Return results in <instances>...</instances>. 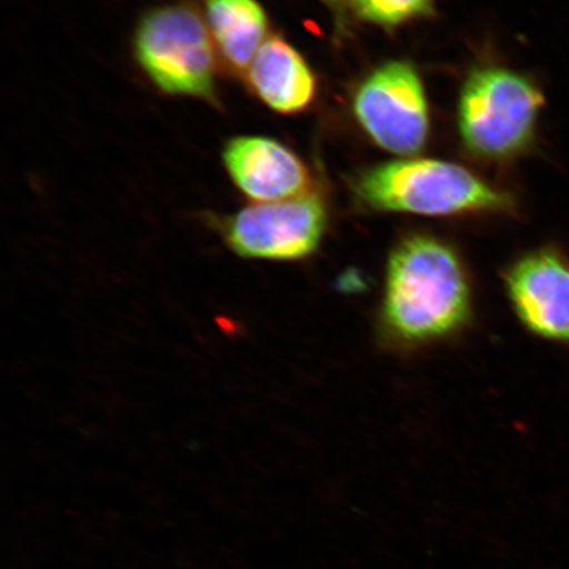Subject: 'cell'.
<instances>
[{"label":"cell","instance_id":"cell-11","mask_svg":"<svg viewBox=\"0 0 569 569\" xmlns=\"http://www.w3.org/2000/svg\"><path fill=\"white\" fill-rule=\"evenodd\" d=\"M352 4L360 19L393 27L430 11L432 0H352Z\"/></svg>","mask_w":569,"mask_h":569},{"label":"cell","instance_id":"cell-12","mask_svg":"<svg viewBox=\"0 0 569 569\" xmlns=\"http://www.w3.org/2000/svg\"><path fill=\"white\" fill-rule=\"evenodd\" d=\"M329 2H339V0H329Z\"/></svg>","mask_w":569,"mask_h":569},{"label":"cell","instance_id":"cell-4","mask_svg":"<svg viewBox=\"0 0 569 569\" xmlns=\"http://www.w3.org/2000/svg\"><path fill=\"white\" fill-rule=\"evenodd\" d=\"M543 104L542 92L529 78L502 68L475 70L460 98L462 141L481 158H515L536 137Z\"/></svg>","mask_w":569,"mask_h":569},{"label":"cell","instance_id":"cell-3","mask_svg":"<svg viewBox=\"0 0 569 569\" xmlns=\"http://www.w3.org/2000/svg\"><path fill=\"white\" fill-rule=\"evenodd\" d=\"M132 47L140 69L163 94L218 103L222 66L203 13L193 4L170 3L146 12Z\"/></svg>","mask_w":569,"mask_h":569},{"label":"cell","instance_id":"cell-10","mask_svg":"<svg viewBox=\"0 0 569 569\" xmlns=\"http://www.w3.org/2000/svg\"><path fill=\"white\" fill-rule=\"evenodd\" d=\"M202 13L220 66L233 76L244 77L269 38L264 7L258 0H202Z\"/></svg>","mask_w":569,"mask_h":569},{"label":"cell","instance_id":"cell-2","mask_svg":"<svg viewBox=\"0 0 569 569\" xmlns=\"http://www.w3.org/2000/svg\"><path fill=\"white\" fill-rule=\"evenodd\" d=\"M361 203L377 211L426 217L503 212L513 199L466 168L438 160H400L367 170L355 183Z\"/></svg>","mask_w":569,"mask_h":569},{"label":"cell","instance_id":"cell-8","mask_svg":"<svg viewBox=\"0 0 569 569\" xmlns=\"http://www.w3.org/2000/svg\"><path fill=\"white\" fill-rule=\"evenodd\" d=\"M222 160L233 187L251 203L287 201L310 193L308 168L274 139L232 138L224 144Z\"/></svg>","mask_w":569,"mask_h":569},{"label":"cell","instance_id":"cell-9","mask_svg":"<svg viewBox=\"0 0 569 569\" xmlns=\"http://www.w3.org/2000/svg\"><path fill=\"white\" fill-rule=\"evenodd\" d=\"M243 78L262 104L282 116L309 109L317 96L316 76L308 62L280 36H269Z\"/></svg>","mask_w":569,"mask_h":569},{"label":"cell","instance_id":"cell-7","mask_svg":"<svg viewBox=\"0 0 569 569\" xmlns=\"http://www.w3.org/2000/svg\"><path fill=\"white\" fill-rule=\"evenodd\" d=\"M509 301L533 336L569 346V259L540 248L519 258L505 273Z\"/></svg>","mask_w":569,"mask_h":569},{"label":"cell","instance_id":"cell-1","mask_svg":"<svg viewBox=\"0 0 569 569\" xmlns=\"http://www.w3.org/2000/svg\"><path fill=\"white\" fill-rule=\"evenodd\" d=\"M472 315V287L455 249L430 234H410L391 251L381 301L383 332L417 347L457 336Z\"/></svg>","mask_w":569,"mask_h":569},{"label":"cell","instance_id":"cell-6","mask_svg":"<svg viewBox=\"0 0 569 569\" xmlns=\"http://www.w3.org/2000/svg\"><path fill=\"white\" fill-rule=\"evenodd\" d=\"M356 118L377 146L410 156L429 138V107L421 78L407 62L391 61L375 70L356 91Z\"/></svg>","mask_w":569,"mask_h":569},{"label":"cell","instance_id":"cell-5","mask_svg":"<svg viewBox=\"0 0 569 569\" xmlns=\"http://www.w3.org/2000/svg\"><path fill=\"white\" fill-rule=\"evenodd\" d=\"M204 222L231 253L244 260L297 262L322 244L329 222L317 193L269 203H251L227 216L209 212Z\"/></svg>","mask_w":569,"mask_h":569}]
</instances>
